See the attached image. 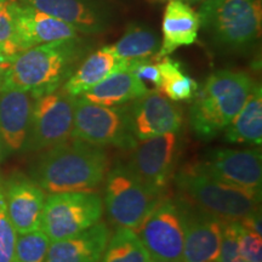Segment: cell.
Here are the masks:
<instances>
[{"instance_id": "cell-1", "label": "cell", "mask_w": 262, "mask_h": 262, "mask_svg": "<svg viewBox=\"0 0 262 262\" xmlns=\"http://www.w3.org/2000/svg\"><path fill=\"white\" fill-rule=\"evenodd\" d=\"M110 160L102 149L75 139L44 149L31 168L32 180L49 193L90 191L106 178Z\"/></svg>"}, {"instance_id": "cell-2", "label": "cell", "mask_w": 262, "mask_h": 262, "mask_svg": "<svg viewBox=\"0 0 262 262\" xmlns=\"http://www.w3.org/2000/svg\"><path fill=\"white\" fill-rule=\"evenodd\" d=\"M81 56L78 38L37 45L15 56L0 90H19L38 98L57 90Z\"/></svg>"}, {"instance_id": "cell-3", "label": "cell", "mask_w": 262, "mask_h": 262, "mask_svg": "<svg viewBox=\"0 0 262 262\" xmlns=\"http://www.w3.org/2000/svg\"><path fill=\"white\" fill-rule=\"evenodd\" d=\"M255 84L245 72L221 70L209 75L189 111V122L196 136L210 140L224 131L241 112Z\"/></svg>"}, {"instance_id": "cell-4", "label": "cell", "mask_w": 262, "mask_h": 262, "mask_svg": "<svg viewBox=\"0 0 262 262\" xmlns=\"http://www.w3.org/2000/svg\"><path fill=\"white\" fill-rule=\"evenodd\" d=\"M176 187L201 210L225 221H241L260 210V193L216 179L196 164L183 168Z\"/></svg>"}, {"instance_id": "cell-5", "label": "cell", "mask_w": 262, "mask_h": 262, "mask_svg": "<svg viewBox=\"0 0 262 262\" xmlns=\"http://www.w3.org/2000/svg\"><path fill=\"white\" fill-rule=\"evenodd\" d=\"M198 15L202 27L225 48H248L260 37L261 0H205Z\"/></svg>"}, {"instance_id": "cell-6", "label": "cell", "mask_w": 262, "mask_h": 262, "mask_svg": "<svg viewBox=\"0 0 262 262\" xmlns=\"http://www.w3.org/2000/svg\"><path fill=\"white\" fill-rule=\"evenodd\" d=\"M104 179V206L118 227L137 231L164 198V192L149 187L124 164L108 170Z\"/></svg>"}, {"instance_id": "cell-7", "label": "cell", "mask_w": 262, "mask_h": 262, "mask_svg": "<svg viewBox=\"0 0 262 262\" xmlns=\"http://www.w3.org/2000/svg\"><path fill=\"white\" fill-rule=\"evenodd\" d=\"M103 205L98 193L70 191L50 193L42 211L40 229L50 242L67 239L101 221Z\"/></svg>"}, {"instance_id": "cell-8", "label": "cell", "mask_w": 262, "mask_h": 262, "mask_svg": "<svg viewBox=\"0 0 262 262\" xmlns=\"http://www.w3.org/2000/svg\"><path fill=\"white\" fill-rule=\"evenodd\" d=\"M72 139L98 147L133 148L137 143L130 130L127 108L103 106L75 97Z\"/></svg>"}, {"instance_id": "cell-9", "label": "cell", "mask_w": 262, "mask_h": 262, "mask_svg": "<svg viewBox=\"0 0 262 262\" xmlns=\"http://www.w3.org/2000/svg\"><path fill=\"white\" fill-rule=\"evenodd\" d=\"M186 205L187 202L183 199L163 198L135 231L150 258L182 260Z\"/></svg>"}, {"instance_id": "cell-10", "label": "cell", "mask_w": 262, "mask_h": 262, "mask_svg": "<svg viewBox=\"0 0 262 262\" xmlns=\"http://www.w3.org/2000/svg\"><path fill=\"white\" fill-rule=\"evenodd\" d=\"M75 97L55 90L35 98L25 148L38 152L70 140L73 130Z\"/></svg>"}, {"instance_id": "cell-11", "label": "cell", "mask_w": 262, "mask_h": 262, "mask_svg": "<svg viewBox=\"0 0 262 262\" xmlns=\"http://www.w3.org/2000/svg\"><path fill=\"white\" fill-rule=\"evenodd\" d=\"M179 142L178 133L137 141L127 168L149 187L164 192L175 171Z\"/></svg>"}, {"instance_id": "cell-12", "label": "cell", "mask_w": 262, "mask_h": 262, "mask_svg": "<svg viewBox=\"0 0 262 262\" xmlns=\"http://www.w3.org/2000/svg\"><path fill=\"white\" fill-rule=\"evenodd\" d=\"M126 108L130 130L137 141L179 133L182 126V110L160 91H148Z\"/></svg>"}, {"instance_id": "cell-13", "label": "cell", "mask_w": 262, "mask_h": 262, "mask_svg": "<svg viewBox=\"0 0 262 262\" xmlns=\"http://www.w3.org/2000/svg\"><path fill=\"white\" fill-rule=\"evenodd\" d=\"M196 165L209 175L261 193L262 156L260 148L212 150Z\"/></svg>"}, {"instance_id": "cell-14", "label": "cell", "mask_w": 262, "mask_h": 262, "mask_svg": "<svg viewBox=\"0 0 262 262\" xmlns=\"http://www.w3.org/2000/svg\"><path fill=\"white\" fill-rule=\"evenodd\" d=\"M224 224L225 220L187 202L181 262H216L220 254Z\"/></svg>"}, {"instance_id": "cell-15", "label": "cell", "mask_w": 262, "mask_h": 262, "mask_svg": "<svg viewBox=\"0 0 262 262\" xmlns=\"http://www.w3.org/2000/svg\"><path fill=\"white\" fill-rule=\"evenodd\" d=\"M11 10L15 18L16 38L21 51L47 42L78 38V31L73 26L32 6L12 0Z\"/></svg>"}, {"instance_id": "cell-16", "label": "cell", "mask_w": 262, "mask_h": 262, "mask_svg": "<svg viewBox=\"0 0 262 262\" xmlns=\"http://www.w3.org/2000/svg\"><path fill=\"white\" fill-rule=\"evenodd\" d=\"M9 217L17 234L40 229L47 194L32 179L14 175L4 181Z\"/></svg>"}, {"instance_id": "cell-17", "label": "cell", "mask_w": 262, "mask_h": 262, "mask_svg": "<svg viewBox=\"0 0 262 262\" xmlns=\"http://www.w3.org/2000/svg\"><path fill=\"white\" fill-rule=\"evenodd\" d=\"M34 100L27 91L0 90V140L8 152L25 148Z\"/></svg>"}, {"instance_id": "cell-18", "label": "cell", "mask_w": 262, "mask_h": 262, "mask_svg": "<svg viewBox=\"0 0 262 262\" xmlns=\"http://www.w3.org/2000/svg\"><path fill=\"white\" fill-rule=\"evenodd\" d=\"M110 237V227L98 221L79 234L50 243L44 262H100Z\"/></svg>"}, {"instance_id": "cell-19", "label": "cell", "mask_w": 262, "mask_h": 262, "mask_svg": "<svg viewBox=\"0 0 262 262\" xmlns=\"http://www.w3.org/2000/svg\"><path fill=\"white\" fill-rule=\"evenodd\" d=\"M199 27L198 12L182 0H169L163 17V41L155 60H162L176 49L195 42Z\"/></svg>"}, {"instance_id": "cell-20", "label": "cell", "mask_w": 262, "mask_h": 262, "mask_svg": "<svg viewBox=\"0 0 262 262\" xmlns=\"http://www.w3.org/2000/svg\"><path fill=\"white\" fill-rule=\"evenodd\" d=\"M130 63L107 75L103 80L81 95V97L103 106H120L142 97L149 89L136 77Z\"/></svg>"}, {"instance_id": "cell-21", "label": "cell", "mask_w": 262, "mask_h": 262, "mask_svg": "<svg viewBox=\"0 0 262 262\" xmlns=\"http://www.w3.org/2000/svg\"><path fill=\"white\" fill-rule=\"evenodd\" d=\"M21 3L73 26L78 32L91 34L103 29L100 12L88 0H21Z\"/></svg>"}, {"instance_id": "cell-22", "label": "cell", "mask_w": 262, "mask_h": 262, "mask_svg": "<svg viewBox=\"0 0 262 262\" xmlns=\"http://www.w3.org/2000/svg\"><path fill=\"white\" fill-rule=\"evenodd\" d=\"M127 63L129 62L118 60L104 47L85 58L83 63L64 81L63 90L71 96L80 97L88 90L103 80L107 75Z\"/></svg>"}, {"instance_id": "cell-23", "label": "cell", "mask_w": 262, "mask_h": 262, "mask_svg": "<svg viewBox=\"0 0 262 262\" xmlns=\"http://www.w3.org/2000/svg\"><path fill=\"white\" fill-rule=\"evenodd\" d=\"M225 140L231 143H249L260 146L262 142V90L255 84L250 96L232 123L226 127Z\"/></svg>"}, {"instance_id": "cell-24", "label": "cell", "mask_w": 262, "mask_h": 262, "mask_svg": "<svg viewBox=\"0 0 262 262\" xmlns=\"http://www.w3.org/2000/svg\"><path fill=\"white\" fill-rule=\"evenodd\" d=\"M160 48L158 37L149 29L141 26H131L125 34L113 45L106 49L119 61L150 60Z\"/></svg>"}, {"instance_id": "cell-25", "label": "cell", "mask_w": 262, "mask_h": 262, "mask_svg": "<svg viewBox=\"0 0 262 262\" xmlns=\"http://www.w3.org/2000/svg\"><path fill=\"white\" fill-rule=\"evenodd\" d=\"M157 63L160 71V93L173 102L192 101L195 97L199 85L182 71L180 62L166 56Z\"/></svg>"}, {"instance_id": "cell-26", "label": "cell", "mask_w": 262, "mask_h": 262, "mask_svg": "<svg viewBox=\"0 0 262 262\" xmlns=\"http://www.w3.org/2000/svg\"><path fill=\"white\" fill-rule=\"evenodd\" d=\"M149 255L133 229L118 227L108 239L100 262H148Z\"/></svg>"}, {"instance_id": "cell-27", "label": "cell", "mask_w": 262, "mask_h": 262, "mask_svg": "<svg viewBox=\"0 0 262 262\" xmlns=\"http://www.w3.org/2000/svg\"><path fill=\"white\" fill-rule=\"evenodd\" d=\"M50 243L42 229L17 234L14 262H44Z\"/></svg>"}, {"instance_id": "cell-28", "label": "cell", "mask_w": 262, "mask_h": 262, "mask_svg": "<svg viewBox=\"0 0 262 262\" xmlns=\"http://www.w3.org/2000/svg\"><path fill=\"white\" fill-rule=\"evenodd\" d=\"M17 232L9 217L5 202L4 181L0 178V262L15 261V245Z\"/></svg>"}, {"instance_id": "cell-29", "label": "cell", "mask_w": 262, "mask_h": 262, "mask_svg": "<svg viewBox=\"0 0 262 262\" xmlns=\"http://www.w3.org/2000/svg\"><path fill=\"white\" fill-rule=\"evenodd\" d=\"M11 2H0V50L10 57L19 54Z\"/></svg>"}, {"instance_id": "cell-30", "label": "cell", "mask_w": 262, "mask_h": 262, "mask_svg": "<svg viewBox=\"0 0 262 262\" xmlns=\"http://www.w3.org/2000/svg\"><path fill=\"white\" fill-rule=\"evenodd\" d=\"M238 253L247 262H262L261 234L234 221Z\"/></svg>"}, {"instance_id": "cell-31", "label": "cell", "mask_w": 262, "mask_h": 262, "mask_svg": "<svg viewBox=\"0 0 262 262\" xmlns=\"http://www.w3.org/2000/svg\"><path fill=\"white\" fill-rule=\"evenodd\" d=\"M216 262H247L238 253L234 221H225L220 254Z\"/></svg>"}, {"instance_id": "cell-32", "label": "cell", "mask_w": 262, "mask_h": 262, "mask_svg": "<svg viewBox=\"0 0 262 262\" xmlns=\"http://www.w3.org/2000/svg\"><path fill=\"white\" fill-rule=\"evenodd\" d=\"M130 67L140 80H142L143 83L149 81V83L155 84L157 89H159L160 71L158 63H150L149 60L131 61Z\"/></svg>"}, {"instance_id": "cell-33", "label": "cell", "mask_w": 262, "mask_h": 262, "mask_svg": "<svg viewBox=\"0 0 262 262\" xmlns=\"http://www.w3.org/2000/svg\"><path fill=\"white\" fill-rule=\"evenodd\" d=\"M14 58L15 57H10V56H8V55H5L2 50H0V88H2L3 80H4L6 72H8L10 64H11V62Z\"/></svg>"}, {"instance_id": "cell-34", "label": "cell", "mask_w": 262, "mask_h": 262, "mask_svg": "<svg viewBox=\"0 0 262 262\" xmlns=\"http://www.w3.org/2000/svg\"><path fill=\"white\" fill-rule=\"evenodd\" d=\"M148 262H181V261H165V260H153V258H149Z\"/></svg>"}, {"instance_id": "cell-35", "label": "cell", "mask_w": 262, "mask_h": 262, "mask_svg": "<svg viewBox=\"0 0 262 262\" xmlns=\"http://www.w3.org/2000/svg\"><path fill=\"white\" fill-rule=\"evenodd\" d=\"M0 150H2V140H0Z\"/></svg>"}, {"instance_id": "cell-36", "label": "cell", "mask_w": 262, "mask_h": 262, "mask_svg": "<svg viewBox=\"0 0 262 262\" xmlns=\"http://www.w3.org/2000/svg\"><path fill=\"white\" fill-rule=\"evenodd\" d=\"M0 2H10V0H0Z\"/></svg>"}]
</instances>
